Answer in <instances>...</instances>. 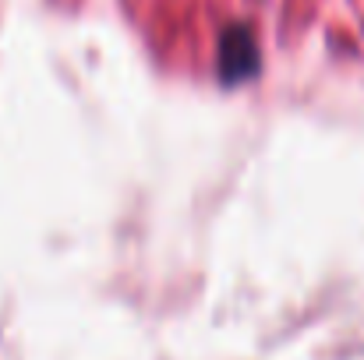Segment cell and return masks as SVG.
<instances>
[{
    "label": "cell",
    "instance_id": "cell-1",
    "mask_svg": "<svg viewBox=\"0 0 364 360\" xmlns=\"http://www.w3.org/2000/svg\"><path fill=\"white\" fill-rule=\"evenodd\" d=\"M262 71V46L251 25L244 21H230L220 32V60H216V75L227 89L244 85L251 78H258Z\"/></svg>",
    "mask_w": 364,
    "mask_h": 360
}]
</instances>
